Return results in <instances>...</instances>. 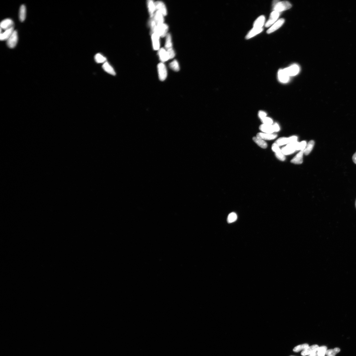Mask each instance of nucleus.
<instances>
[{"label":"nucleus","mask_w":356,"mask_h":356,"mask_svg":"<svg viewBox=\"0 0 356 356\" xmlns=\"http://www.w3.org/2000/svg\"><path fill=\"white\" fill-rule=\"evenodd\" d=\"M276 157L278 159L281 161H284L286 159L285 155L281 151L275 153Z\"/></svg>","instance_id":"nucleus-38"},{"label":"nucleus","mask_w":356,"mask_h":356,"mask_svg":"<svg viewBox=\"0 0 356 356\" xmlns=\"http://www.w3.org/2000/svg\"><path fill=\"white\" fill-rule=\"evenodd\" d=\"M258 116V117H259L261 119L264 118L266 117V116H267V114L265 112H264L263 111H259Z\"/></svg>","instance_id":"nucleus-40"},{"label":"nucleus","mask_w":356,"mask_h":356,"mask_svg":"<svg viewBox=\"0 0 356 356\" xmlns=\"http://www.w3.org/2000/svg\"><path fill=\"white\" fill-rule=\"evenodd\" d=\"M273 5L274 11L278 12L279 13L289 9L292 7V5L288 1H275L273 2Z\"/></svg>","instance_id":"nucleus-1"},{"label":"nucleus","mask_w":356,"mask_h":356,"mask_svg":"<svg viewBox=\"0 0 356 356\" xmlns=\"http://www.w3.org/2000/svg\"></svg>","instance_id":"nucleus-45"},{"label":"nucleus","mask_w":356,"mask_h":356,"mask_svg":"<svg viewBox=\"0 0 356 356\" xmlns=\"http://www.w3.org/2000/svg\"><path fill=\"white\" fill-rule=\"evenodd\" d=\"M165 47L169 55L170 59L174 58L175 54L173 48L171 35L169 33L167 34L166 36Z\"/></svg>","instance_id":"nucleus-2"},{"label":"nucleus","mask_w":356,"mask_h":356,"mask_svg":"<svg viewBox=\"0 0 356 356\" xmlns=\"http://www.w3.org/2000/svg\"><path fill=\"white\" fill-rule=\"evenodd\" d=\"M168 29V26L167 25L164 23H162L157 25L155 33L160 37H164L167 36Z\"/></svg>","instance_id":"nucleus-4"},{"label":"nucleus","mask_w":356,"mask_h":356,"mask_svg":"<svg viewBox=\"0 0 356 356\" xmlns=\"http://www.w3.org/2000/svg\"><path fill=\"white\" fill-rule=\"evenodd\" d=\"M304 154V150L301 151L291 160V163L296 164H302L303 162V154Z\"/></svg>","instance_id":"nucleus-19"},{"label":"nucleus","mask_w":356,"mask_h":356,"mask_svg":"<svg viewBox=\"0 0 356 356\" xmlns=\"http://www.w3.org/2000/svg\"><path fill=\"white\" fill-rule=\"evenodd\" d=\"M153 18L157 25L164 23V18L163 15L160 11H157L154 14Z\"/></svg>","instance_id":"nucleus-20"},{"label":"nucleus","mask_w":356,"mask_h":356,"mask_svg":"<svg viewBox=\"0 0 356 356\" xmlns=\"http://www.w3.org/2000/svg\"><path fill=\"white\" fill-rule=\"evenodd\" d=\"M277 136V134H267L261 132L257 134L256 137L264 140H270L275 139Z\"/></svg>","instance_id":"nucleus-10"},{"label":"nucleus","mask_w":356,"mask_h":356,"mask_svg":"<svg viewBox=\"0 0 356 356\" xmlns=\"http://www.w3.org/2000/svg\"><path fill=\"white\" fill-rule=\"evenodd\" d=\"M260 130L264 133L272 134L275 132L274 126L273 125H269L263 124L259 127Z\"/></svg>","instance_id":"nucleus-11"},{"label":"nucleus","mask_w":356,"mask_h":356,"mask_svg":"<svg viewBox=\"0 0 356 356\" xmlns=\"http://www.w3.org/2000/svg\"><path fill=\"white\" fill-rule=\"evenodd\" d=\"M261 120L264 124L272 125L273 123L272 119L268 117H266Z\"/></svg>","instance_id":"nucleus-37"},{"label":"nucleus","mask_w":356,"mask_h":356,"mask_svg":"<svg viewBox=\"0 0 356 356\" xmlns=\"http://www.w3.org/2000/svg\"><path fill=\"white\" fill-rule=\"evenodd\" d=\"M273 125L274 126L275 132H277L280 130V127H279V126L277 123H275Z\"/></svg>","instance_id":"nucleus-42"},{"label":"nucleus","mask_w":356,"mask_h":356,"mask_svg":"<svg viewBox=\"0 0 356 356\" xmlns=\"http://www.w3.org/2000/svg\"><path fill=\"white\" fill-rule=\"evenodd\" d=\"M290 143L289 138L281 137L277 140L275 142L279 146L288 144Z\"/></svg>","instance_id":"nucleus-28"},{"label":"nucleus","mask_w":356,"mask_h":356,"mask_svg":"<svg viewBox=\"0 0 356 356\" xmlns=\"http://www.w3.org/2000/svg\"><path fill=\"white\" fill-rule=\"evenodd\" d=\"M237 215L234 213H232L229 215L227 218V221L229 223H233L237 220Z\"/></svg>","instance_id":"nucleus-33"},{"label":"nucleus","mask_w":356,"mask_h":356,"mask_svg":"<svg viewBox=\"0 0 356 356\" xmlns=\"http://www.w3.org/2000/svg\"><path fill=\"white\" fill-rule=\"evenodd\" d=\"M26 9L25 5H23L20 7L19 12V19L20 21H24L26 18Z\"/></svg>","instance_id":"nucleus-26"},{"label":"nucleus","mask_w":356,"mask_h":356,"mask_svg":"<svg viewBox=\"0 0 356 356\" xmlns=\"http://www.w3.org/2000/svg\"><path fill=\"white\" fill-rule=\"evenodd\" d=\"M159 37L160 36L157 33H154L152 34L151 38L153 47L155 50H157L159 49Z\"/></svg>","instance_id":"nucleus-16"},{"label":"nucleus","mask_w":356,"mask_h":356,"mask_svg":"<svg viewBox=\"0 0 356 356\" xmlns=\"http://www.w3.org/2000/svg\"><path fill=\"white\" fill-rule=\"evenodd\" d=\"M14 31V28H12L2 32L0 35V39L1 41H7L12 34Z\"/></svg>","instance_id":"nucleus-17"},{"label":"nucleus","mask_w":356,"mask_h":356,"mask_svg":"<svg viewBox=\"0 0 356 356\" xmlns=\"http://www.w3.org/2000/svg\"><path fill=\"white\" fill-rule=\"evenodd\" d=\"M14 23L12 20L7 19L1 21V27L2 29L5 31L14 28Z\"/></svg>","instance_id":"nucleus-9"},{"label":"nucleus","mask_w":356,"mask_h":356,"mask_svg":"<svg viewBox=\"0 0 356 356\" xmlns=\"http://www.w3.org/2000/svg\"><path fill=\"white\" fill-rule=\"evenodd\" d=\"M18 39L17 32L16 31L14 30L12 34L7 41V46L10 48L15 47L18 41Z\"/></svg>","instance_id":"nucleus-5"},{"label":"nucleus","mask_w":356,"mask_h":356,"mask_svg":"<svg viewBox=\"0 0 356 356\" xmlns=\"http://www.w3.org/2000/svg\"><path fill=\"white\" fill-rule=\"evenodd\" d=\"M158 55L160 60L162 62H165L170 59L169 55L165 49L161 48L159 51Z\"/></svg>","instance_id":"nucleus-18"},{"label":"nucleus","mask_w":356,"mask_h":356,"mask_svg":"<svg viewBox=\"0 0 356 356\" xmlns=\"http://www.w3.org/2000/svg\"><path fill=\"white\" fill-rule=\"evenodd\" d=\"M284 22L285 20L283 19H279L267 30V33L270 34L277 30L283 25Z\"/></svg>","instance_id":"nucleus-14"},{"label":"nucleus","mask_w":356,"mask_h":356,"mask_svg":"<svg viewBox=\"0 0 356 356\" xmlns=\"http://www.w3.org/2000/svg\"><path fill=\"white\" fill-rule=\"evenodd\" d=\"M159 78L162 81L165 80L167 76V71L165 65L163 63L158 64L157 66Z\"/></svg>","instance_id":"nucleus-3"},{"label":"nucleus","mask_w":356,"mask_h":356,"mask_svg":"<svg viewBox=\"0 0 356 356\" xmlns=\"http://www.w3.org/2000/svg\"><path fill=\"white\" fill-rule=\"evenodd\" d=\"M281 151L284 155H288L293 154L296 151V150L293 143H291L287 144L286 146L283 147Z\"/></svg>","instance_id":"nucleus-8"},{"label":"nucleus","mask_w":356,"mask_h":356,"mask_svg":"<svg viewBox=\"0 0 356 356\" xmlns=\"http://www.w3.org/2000/svg\"><path fill=\"white\" fill-rule=\"evenodd\" d=\"M265 20V18L264 16H260L255 22L254 23L253 28H262L264 24Z\"/></svg>","instance_id":"nucleus-21"},{"label":"nucleus","mask_w":356,"mask_h":356,"mask_svg":"<svg viewBox=\"0 0 356 356\" xmlns=\"http://www.w3.org/2000/svg\"><path fill=\"white\" fill-rule=\"evenodd\" d=\"M308 356H318L317 354V351L312 353L310 355H308Z\"/></svg>","instance_id":"nucleus-44"},{"label":"nucleus","mask_w":356,"mask_h":356,"mask_svg":"<svg viewBox=\"0 0 356 356\" xmlns=\"http://www.w3.org/2000/svg\"><path fill=\"white\" fill-rule=\"evenodd\" d=\"M284 71L289 76H294L296 75L299 71V66L297 65H293L287 68L283 69Z\"/></svg>","instance_id":"nucleus-6"},{"label":"nucleus","mask_w":356,"mask_h":356,"mask_svg":"<svg viewBox=\"0 0 356 356\" xmlns=\"http://www.w3.org/2000/svg\"><path fill=\"white\" fill-rule=\"evenodd\" d=\"M352 160L354 163L356 164V152L353 156Z\"/></svg>","instance_id":"nucleus-43"},{"label":"nucleus","mask_w":356,"mask_h":356,"mask_svg":"<svg viewBox=\"0 0 356 356\" xmlns=\"http://www.w3.org/2000/svg\"><path fill=\"white\" fill-rule=\"evenodd\" d=\"M294 144L296 151H304L307 145L305 141H303L300 143L296 142L294 143Z\"/></svg>","instance_id":"nucleus-27"},{"label":"nucleus","mask_w":356,"mask_h":356,"mask_svg":"<svg viewBox=\"0 0 356 356\" xmlns=\"http://www.w3.org/2000/svg\"><path fill=\"white\" fill-rule=\"evenodd\" d=\"M170 68L176 72L178 71L180 69L178 62L175 60L170 63Z\"/></svg>","instance_id":"nucleus-31"},{"label":"nucleus","mask_w":356,"mask_h":356,"mask_svg":"<svg viewBox=\"0 0 356 356\" xmlns=\"http://www.w3.org/2000/svg\"><path fill=\"white\" fill-rule=\"evenodd\" d=\"M272 151L275 153L281 151L280 148H279V146L275 143H274L272 145Z\"/></svg>","instance_id":"nucleus-39"},{"label":"nucleus","mask_w":356,"mask_h":356,"mask_svg":"<svg viewBox=\"0 0 356 356\" xmlns=\"http://www.w3.org/2000/svg\"><path fill=\"white\" fill-rule=\"evenodd\" d=\"M147 4H148L149 11L150 16H151V17L152 18V17H154V13L156 10L155 3L153 1H151V0H150V1H148L147 2Z\"/></svg>","instance_id":"nucleus-23"},{"label":"nucleus","mask_w":356,"mask_h":356,"mask_svg":"<svg viewBox=\"0 0 356 356\" xmlns=\"http://www.w3.org/2000/svg\"><path fill=\"white\" fill-rule=\"evenodd\" d=\"M340 351V349L337 348H334V349H329L327 350L325 355L327 356H335Z\"/></svg>","instance_id":"nucleus-30"},{"label":"nucleus","mask_w":356,"mask_h":356,"mask_svg":"<svg viewBox=\"0 0 356 356\" xmlns=\"http://www.w3.org/2000/svg\"><path fill=\"white\" fill-rule=\"evenodd\" d=\"M308 347L309 345L307 344H302V345H299L295 347L293 349V351L296 352H298L302 350L303 351Z\"/></svg>","instance_id":"nucleus-35"},{"label":"nucleus","mask_w":356,"mask_h":356,"mask_svg":"<svg viewBox=\"0 0 356 356\" xmlns=\"http://www.w3.org/2000/svg\"></svg>","instance_id":"nucleus-46"},{"label":"nucleus","mask_w":356,"mask_h":356,"mask_svg":"<svg viewBox=\"0 0 356 356\" xmlns=\"http://www.w3.org/2000/svg\"><path fill=\"white\" fill-rule=\"evenodd\" d=\"M289 138L290 143H293L297 142L298 140V137L296 136H293L290 137Z\"/></svg>","instance_id":"nucleus-41"},{"label":"nucleus","mask_w":356,"mask_h":356,"mask_svg":"<svg viewBox=\"0 0 356 356\" xmlns=\"http://www.w3.org/2000/svg\"><path fill=\"white\" fill-rule=\"evenodd\" d=\"M263 31V28H253L250 31L248 35H246V39H248L256 36V35L260 33Z\"/></svg>","instance_id":"nucleus-22"},{"label":"nucleus","mask_w":356,"mask_h":356,"mask_svg":"<svg viewBox=\"0 0 356 356\" xmlns=\"http://www.w3.org/2000/svg\"><path fill=\"white\" fill-rule=\"evenodd\" d=\"M156 10L159 11L164 16H165L167 14V10L165 5L162 2L157 1L155 2Z\"/></svg>","instance_id":"nucleus-13"},{"label":"nucleus","mask_w":356,"mask_h":356,"mask_svg":"<svg viewBox=\"0 0 356 356\" xmlns=\"http://www.w3.org/2000/svg\"><path fill=\"white\" fill-rule=\"evenodd\" d=\"M319 348V346L317 345H313L310 347L309 346L307 348L303 350L301 352V355L303 356L308 355L313 352H317Z\"/></svg>","instance_id":"nucleus-12"},{"label":"nucleus","mask_w":356,"mask_h":356,"mask_svg":"<svg viewBox=\"0 0 356 356\" xmlns=\"http://www.w3.org/2000/svg\"><path fill=\"white\" fill-rule=\"evenodd\" d=\"M103 68L106 72L109 74L113 75H115L116 73L115 72L113 67L111 66L107 62H106L102 66Z\"/></svg>","instance_id":"nucleus-24"},{"label":"nucleus","mask_w":356,"mask_h":356,"mask_svg":"<svg viewBox=\"0 0 356 356\" xmlns=\"http://www.w3.org/2000/svg\"><path fill=\"white\" fill-rule=\"evenodd\" d=\"M315 145V142L313 140H311L308 143L304 150V154L305 155H308L312 150Z\"/></svg>","instance_id":"nucleus-29"},{"label":"nucleus","mask_w":356,"mask_h":356,"mask_svg":"<svg viewBox=\"0 0 356 356\" xmlns=\"http://www.w3.org/2000/svg\"><path fill=\"white\" fill-rule=\"evenodd\" d=\"M279 15L280 14L278 12L274 11H273L270 14L269 19L266 23V27H269L274 23L278 18Z\"/></svg>","instance_id":"nucleus-7"},{"label":"nucleus","mask_w":356,"mask_h":356,"mask_svg":"<svg viewBox=\"0 0 356 356\" xmlns=\"http://www.w3.org/2000/svg\"><path fill=\"white\" fill-rule=\"evenodd\" d=\"M95 60L97 63H102L106 60V58L101 54H98L95 55Z\"/></svg>","instance_id":"nucleus-32"},{"label":"nucleus","mask_w":356,"mask_h":356,"mask_svg":"<svg viewBox=\"0 0 356 356\" xmlns=\"http://www.w3.org/2000/svg\"><path fill=\"white\" fill-rule=\"evenodd\" d=\"M327 350V347L325 346L319 347L317 351V355L318 356H325Z\"/></svg>","instance_id":"nucleus-34"},{"label":"nucleus","mask_w":356,"mask_h":356,"mask_svg":"<svg viewBox=\"0 0 356 356\" xmlns=\"http://www.w3.org/2000/svg\"><path fill=\"white\" fill-rule=\"evenodd\" d=\"M278 77L279 81L282 83H286L289 80V76L282 69L279 70Z\"/></svg>","instance_id":"nucleus-15"},{"label":"nucleus","mask_w":356,"mask_h":356,"mask_svg":"<svg viewBox=\"0 0 356 356\" xmlns=\"http://www.w3.org/2000/svg\"><path fill=\"white\" fill-rule=\"evenodd\" d=\"M253 140L256 143H257L261 148L265 149L267 148V143L264 140L256 137L253 138Z\"/></svg>","instance_id":"nucleus-25"},{"label":"nucleus","mask_w":356,"mask_h":356,"mask_svg":"<svg viewBox=\"0 0 356 356\" xmlns=\"http://www.w3.org/2000/svg\"><path fill=\"white\" fill-rule=\"evenodd\" d=\"M149 24L150 26H151L152 33L153 34L155 33L157 24H156L153 17H152L151 20H150Z\"/></svg>","instance_id":"nucleus-36"}]
</instances>
